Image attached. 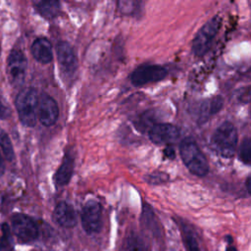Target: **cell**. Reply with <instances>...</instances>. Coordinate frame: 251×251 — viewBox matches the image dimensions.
<instances>
[{
    "label": "cell",
    "instance_id": "f546056e",
    "mask_svg": "<svg viewBox=\"0 0 251 251\" xmlns=\"http://www.w3.org/2000/svg\"><path fill=\"white\" fill-rule=\"evenodd\" d=\"M0 51H1V48H0Z\"/></svg>",
    "mask_w": 251,
    "mask_h": 251
},
{
    "label": "cell",
    "instance_id": "e0dca14e",
    "mask_svg": "<svg viewBox=\"0 0 251 251\" xmlns=\"http://www.w3.org/2000/svg\"><path fill=\"white\" fill-rule=\"evenodd\" d=\"M34 6L36 11L47 20L56 18L60 13V3L58 1H39Z\"/></svg>",
    "mask_w": 251,
    "mask_h": 251
},
{
    "label": "cell",
    "instance_id": "5bb4252c",
    "mask_svg": "<svg viewBox=\"0 0 251 251\" xmlns=\"http://www.w3.org/2000/svg\"><path fill=\"white\" fill-rule=\"evenodd\" d=\"M224 105V99L218 95L209 100L202 102L198 108V119L199 123L206 122L209 117L217 114Z\"/></svg>",
    "mask_w": 251,
    "mask_h": 251
},
{
    "label": "cell",
    "instance_id": "603a6c76",
    "mask_svg": "<svg viewBox=\"0 0 251 251\" xmlns=\"http://www.w3.org/2000/svg\"><path fill=\"white\" fill-rule=\"evenodd\" d=\"M144 178L150 184H161L168 181L169 176L163 172H154L152 174L147 175Z\"/></svg>",
    "mask_w": 251,
    "mask_h": 251
},
{
    "label": "cell",
    "instance_id": "277c9868",
    "mask_svg": "<svg viewBox=\"0 0 251 251\" xmlns=\"http://www.w3.org/2000/svg\"><path fill=\"white\" fill-rule=\"evenodd\" d=\"M221 17L216 15L198 30L192 41V51L196 56H203L209 51L212 42L221 27Z\"/></svg>",
    "mask_w": 251,
    "mask_h": 251
},
{
    "label": "cell",
    "instance_id": "3957f363",
    "mask_svg": "<svg viewBox=\"0 0 251 251\" xmlns=\"http://www.w3.org/2000/svg\"><path fill=\"white\" fill-rule=\"evenodd\" d=\"M38 97L36 90L32 87L23 88L17 95L15 105L19 119L23 125L33 126L37 118Z\"/></svg>",
    "mask_w": 251,
    "mask_h": 251
},
{
    "label": "cell",
    "instance_id": "6da1fadb",
    "mask_svg": "<svg viewBox=\"0 0 251 251\" xmlns=\"http://www.w3.org/2000/svg\"><path fill=\"white\" fill-rule=\"evenodd\" d=\"M181 160L188 171L197 176H204L209 172V164L204 153L191 137H185L179 144Z\"/></svg>",
    "mask_w": 251,
    "mask_h": 251
},
{
    "label": "cell",
    "instance_id": "7a4b0ae2",
    "mask_svg": "<svg viewBox=\"0 0 251 251\" xmlns=\"http://www.w3.org/2000/svg\"><path fill=\"white\" fill-rule=\"evenodd\" d=\"M211 141L222 157L231 158L235 153L237 144V130L234 125L228 121L222 123L215 129Z\"/></svg>",
    "mask_w": 251,
    "mask_h": 251
},
{
    "label": "cell",
    "instance_id": "ba28073f",
    "mask_svg": "<svg viewBox=\"0 0 251 251\" xmlns=\"http://www.w3.org/2000/svg\"><path fill=\"white\" fill-rule=\"evenodd\" d=\"M168 75L167 70L158 65H143L135 69L130 75V81L135 86H142L147 83L164 79Z\"/></svg>",
    "mask_w": 251,
    "mask_h": 251
},
{
    "label": "cell",
    "instance_id": "52a82bcc",
    "mask_svg": "<svg viewBox=\"0 0 251 251\" xmlns=\"http://www.w3.org/2000/svg\"><path fill=\"white\" fill-rule=\"evenodd\" d=\"M27 61L24 53L20 50L11 51L7 60V75L10 83L17 87L24 83Z\"/></svg>",
    "mask_w": 251,
    "mask_h": 251
},
{
    "label": "cell",
    "instance_id": "2e32d148",
    "mask_svg": "<svg viewBox=\"0 0 251 251\" xmlns=\"http://www.w3.org/2000/svg\"><path fill=\"white\" fill-rule=\"evenodd\" d=\"M74 172V158L67 154L55 174V182L57 185H65L69 182Z\"/></svg>",
    "mask_w": 251,
    "mask_h": 251
},
{
    "label": "cell",
    "instance_id": "30bf717a",
    "mask_svg": "<svg viewBox=\"0 0 251 251\" xmlns=\"http://www.w3.org/2000/svg\"><path fill=\"white\" fill-rule=\"evenodd\" d=\"M150 140L155 144H169L176 141L180 136V130L177 126L162 123L156 124L148 131Z\"/></svg>",
    "mask_w": 251,
    "mask_h": 251
},
{
    "label": "cell",
    "instance_id": "44dd1931",
    "mask_svg": "<svg viewBox=\"0 0 251 251\" xmlns=\"http://www.w3.org/2000/svg\"><path fill=\"white\" fill-rule=\"evenodd\" d=\"M238 158L242 163L251 165V137H245L241 141L238 150Z\"/></svg>",
    "mask_w": 251,
    "mask_h": 251
},
{
    "label": "cell",
    "instance_id": "484cf974",
    "mask_svg": "<svg viewBox=\"0 0 251 251\" xmlns=\"http://www.w3.org/2000/svg\"><path fill=\"white\" fill-rule=\"evenodd\" d=\"M164 153H165V155H166L168 158H174V156H175L174 149H173V148H171V147L166 148V150L164 151Z\"/></svg>",
    "mask_w": 251,
    "mask_h": 251
},
{
    "label": "cell",
    "instance_id": "83f0119b",
    "mask_svg": "<svg viewBox=\"0 0 251 251\" xmlns=\"http://www.w3.org/2000/svg\"><path fill=\"white\" fill-rule=\"evenodd\" d=\"M246 188H247V191L251 194V176H249L246 180Z\"/></svg>",
    "mask_w": 251,
    "mask_h": 251
},
{
    "label": "cell",
    "instance_id": "7402d4cb",
    "mask_svg": "<svg viewBox=\"0 0 251 251\" xmlns=\"http://www.w3.org/2000/svg\"><path fill=\"white\" fill-rule=\"evenodd\" d=\"M234 98L239 103H250L251 102V85L243 86L235 90Z\"/></svg>",
    "mask_w": 251,
    "mask_h": 251
},
{
    "label": "cell",
    "instance_id": "9a60e30c",
    "mask_svg": "<svg viewBox=\"0 0 251 251\" xmlns=\"http://www.w3.org/2000/svg\"><path fill=\"white\" fill-rule=\"evenodd\" d=\"M178 226L181 232L182 242L185 246L186 251H201L198 237L193 227L182 220L178 221Z\"/></svg>",
    "mask_w": 251,
    "mask_h": 251
},
{
    "label": "cell",
    "instance_id": "cb8c5ba5",
    "mask_svg": "<svg viewBox=\"0 0 251 251\" xmlns=\"http://www.w3.org/2000/svg\"><path fill=\"white\" fill-rule=\"evenodd\" d=\"M10 116L9 109L0 102V119H7Z\"/></svg>",
    "mask_w": 251,
    "mask_h": 251
},
{
    "label": "cell",
    "instance_id": "4316f807",
    "mask_svg": "<svg viewBox=\"0 0 251 251\" xmlns=\"http://www.w3.org/2000/svg\"><path fill=\"white\" fill-rule=\"evenodd\" d=\"M4 172H5V165H4L3 158H2V156H1V154H0V176H3Z\"/></svg>",
    "mask_w": 251,
    "mask_h": 251
},
{
    "label": "cell",
    "instance_id": "f1b7e54d",
    "mask_svg": "<svg viewBox=\"0 0 251 251\" xmlns=\"http://www.w3.org/2000/svg\"><path fill=\"white\" fill-rule=\"evenodd\" d=\"M1 203H2V198H1V196H0V205H1Z\"/></svg>",
    "mask_w": 251,
    "mask_h": 251
},
{
    "label": "cell",
    "instance_id": "d6986e66",
    "mask_svg": "<svg viewBox=\"0 0 251 251\" xmlns=\"http://www.w3.org/2000/svg\"><path fill=\"white\" fill-rule=\"evenodd\" d=\"M8 224L4 223L1 226V236H0V251H14L12 231Z\"/></svg>",
    "mask_w": 251,
    "mask_h": 251
},
{
    "label": "cell",
    "instance_id": "7c38bea8",
    "mask_svg": "<svg viewBox=\"0 0 251 251\" xmlns=\"http://www.w3.org/2000/svg\"><path fill=\"white\" fill-rule=\"evenodd\" d=\"M54 222L65 228H72L76 225L75 211L72 205L62 201L59 202L53 212Z\"/></svg>",
    "mask_w": 251,
    "mask_h": 251
},
{
    "label": "cell",
    "instance_id": "4fadbf2b",
    "mask_svg": "<svg viewBox=\"0 0 251 251\" xmlns=\"http://www.w3.org/2000/svg\"><path fill=\"white\" fill-rule=\"evenodd\" d=\"M31 53L34 59L42 64H47L52 60V45L48 39L40 37L34 40L31 45Z\"/></svg>",
    "mask_w": 251,
    "mask_h": 251
},
{
    "label": "cell",
    "instance_id": "8992f818",
    "mask_svg": "<svg viewBox=\"0 0 251 251\" xmlns=\"http://www.w3.org/2000/svg\"><path fill=\"white\" fill-rule=\"evenodd\" d=\"M81 225L87 234L100 231L102 227V207L96 200L87 201L81 212Z\"/></svg>",
    "mask_w": 251,
    "mask_h": 251
},
{
    "label": "cell",
    "instance_id": "ffe728a7",
    "mask_svg": "<svg viewBox=\"0 0 251 251\" xmlns=\"http://www.w3.org/2000/svg\"><path fill=\"white\" fill-rule=\"evenodd\" d=\"M0 147L3 151V154H4L5 158L8 161L12 162L15 158L13 145H12V142H11V139H10L9 135L2 128H0Z\"/></svg>",
    "mask_w": 251,
    "mask_h": 251
},
{
    "label": "cell",
    "instance_id": "d4e9b609",
    "mask_svg": "<svg viewBox=\"0 0 251 251\" xmlns=\"http://www.w3.org/2000/svg\"><path fill=\"white\" fill-rule=\"evenodd\" d=\"M226 251H237L236 247L234 245H232V239L230 236H228V244L226 246Z\"/></svg>",
    "mask_w": 251,
    "mask_h": 251
},
{
    "label": "cell",
    "instance_id": "ac0fdd59",
    "mask_svg": "<svg viewBox=\"0 0 251 251\" xmlns=\"http://www.w3.org/2000/svg\"><path fill=\"white\" fill-rule=\"evenodd\" d=\"M124 250L125 251H148V246L140 235L132 232L126 238L124 243Z\"/></svg>",
    "mask_w": 251,
    "mask_h": 251
},
{
    "label": "cell",
    "instance_id": "9c48e42d",
    "mask_svg": "<svg viewBox=\"0 0 251 251\" xmlns=\"http://www.w3.org/2000/svg\"><path fill=\"white\" fill-rule=\"evenodd\" d=\"M59 117V108L56 101L46 93H41L37 103V119L45 126H53Z\"/></svg>",
    "mask_w": 251,
    "mask_h": 251
},
{
    "label": "cell",
    "instance_id": "5b68a950",
    "mask_svg": "<svg viewBox=\"0 0 251 251\" xmlns=\"http://www.w3.org/2000/svg\"><path fill=\"white\" fill-rule=\"evenodd\" d=\"M11 229L22 243H30L37 239L39 228L35 221L27 215L17 213L11 218Z\"/></svg>",
    "mask_w": 251,
    "mask_h": 251
},
{
    "label": "cell",
    "instance_id": "8fae6325",
    "mask_svg": "<svg viewBox=\"0 0 251 251\" xmlns=\"http://www.w3.org/2000/svg\"><path fill=\"white\" fill-rule=\"evenodd\" d=\"M57 56L61 69L68 75H72L77 68L76 55L69 42L60 41L57 44Z\"/></svg>",
    "mask_w": 251,
    "mask_h": 251
}]
</instances>
